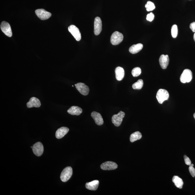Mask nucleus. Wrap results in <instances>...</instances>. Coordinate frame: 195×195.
<instances>
[{"instance_id": "nucleus-27", "label": "nucleus", "mask_w": 195, "mask_h": 195, "mask_svg": "<svg viewBox=\"0 0 195 195\" xmlns=\"http://www.w3.org/2000/svg\"><path fill=\"white\" fill-rule=\"evenodd\" d=\"M193 164H191L189 167V169L191 175L193 177H195V169L194 168Z\"/></svg>"}, {"instance_id": "nucleus-12", "label": "nucleus", "mask_w": 195, "mask_h": 195, "mask_svg": "<svg viewBox=\"0 0 195 195\" xmlns=\"http://www.w3.org/2000/svg\"><path fill=\"white\" fill-rule=\"evenodd\" d=\"M102 30V22L99 17H96L94 22V33L96 36L99 35Z\"/></svg>"}, {"instance_id": "nucleus-23", "label": "nucleus", "mask_w": 195, "mask_h": 195, "mask_svg": "<svg viewBox=\"0 0 195 195\" xmlns=\"http://www.w3.org/2000/svg\"><path fill=\"white\" fill-rule=\"evenodd\" d=\"M143 80L140 79L136 83L133 84L132 85L133 88L134 89H141L143 87Z\"/></svg>"}, {"instance_id": "nucleus-1", "label": "nucleus", "mask_w": 195, "mask_h": 195, "mask_svg": "<svg viewBox=\"0 0 195 195\" xmlns=\"http://www.w3.org/2000/svg\"><path fill=\"white\" fill-rule=\"evenodd\" d=\"M169 97V93L165 89H160L157 93L156 99L160 104L163 103L164 101L168 99Z\"/></svg>"}, {"instance_id": "nucleus-6", "label": "nucleus", "mask_w": 195, "mask_h": 195, "mask_svg": "<svg viewBox=\"0 0 195 195\" xmlns=\"http://www.w3.org/2000/svg\"><path fill=\"white\" fill-rule=\"evenodd\" d=\"M35 13L38 17L41 20H46L52 16L51 13L47 11L44 9H39L36 10Z\"/></svg>"}, {"instance_id": "nucleus-30", "label": "nucleus", "mask_w": 195, "mask_h": 195, "mask_svg": "<svg viewBox=\"0 0 195 195\" xmlns=\"http://www.w3.org/2000/svg\"><path fill=\"white\" fill-rule=\"evenodd\" d=\"M190 28L193 32L195 33V22L190 24Z\"/></svg>"}, {"instance_id": "nucleus-15", "label": "nucleus", "mask_w": 195, "mask_h": 195, "mask_svg": "<svg viewBox=\"0 0 195 195\" xmlns=\"http://www.w3.org/2000/svg\"><path fill=\"white\" fill-rule=\"evenodd\" d=\"M159 61L160 66L162 69H165L166 68L169 62V58L168 55H162L160 57Z\"/></svg>"}, {"instance_id": "nucleus-22", "label": "nucleus", "mask_w": 195, "mask_h": 195, "mask_svg": "<svg viewBox=\"0 0 195 195\" xmlns=\"http://www.w3.org/2000/svg\"><path fill=\"white\" fill-rule=\"evenodd\" d=\"M142 137L141 133L138 131H137L131 134L130 137V141L131 143H134L137 140L141 139Z\"/></svg>"}, {"instance_id": "nucleus-8", "label": "nucleus", "mask_w": 195, "mask_h": 195, "mask_svg": "<svg viewBox=\"0 0 195 195\" xmlns=\"http://www.w3.org/2000/svg\"><path fill=\"white\" fill-rule=\"evenodd\" d=\"M1 29L4 33L8 37H11L12 33L11 26L8 23L3 21L1 23Z\"/></svg>"}, {"instance_id": "nucleus-10", "label": "nucleus", "mask_w": 195, "mask_h": 195, "mask_svg": "<svg viewBox=\"0 0 195 195\" xmlns=\"http://www.w3.org/2000/svg\"><path fill=\"white\" fill-rule=\"evenodd\" d=\"M75 86L76 89L83 96H87L89 92V87L85 83H79L76 84Z\"/></svg>"}, {"instance_id": "nucleus-25", "label": "nucleus", "mask_w": 195, "mask_h": 195, "mask_svg": "<svg viewBox=\"0 0 195 195\" xmlns=\"http://www.w3.org/2000/svg\"><path fill=\"white\" fill-rule=\"evenodd\" d=\"M141 69L139 67H136L133 69L132 71V75L134 77H137L141 74Z\"/></svg>"}, {"instance_id": "nucleus-21", "label": "nucleus", "mask_w": 195, "mask_h": 195, "mask_svg": "<svg viewBox=\"0 0 195 195\" xmlns=\"http://www.w3.org/2000/svg\"><path fill=\"white\" fill-rule=\"evenodd\" d=\"M172 181L178 188L179 189L183 188L184 184L183 181L181 178H180L179 177L176 176L173 177Z\"/></svg>"}, {"instance_id": "nucleus-3", "label": "nucleus", "mask_w": 195, "mask_h": 195, "mask_svg": "<svg viewBox=\"0 0 195 195\" xmlns=\"http://www.w3.org/2000/svg\"><path fill=\"white\" fill-rule=\"evenodd\" d=\"M124 39L123 34L119 32H114L111 36L110 41L111 43L114 45L119 44L123 41Z\"/></svg>"}, {"instance_id": "nucleus-18", "label": "nucleus", "mask_w": 195, "mask_h": 195, "mask_svg": "<svg viewBox=\"0 0 195 195\" xmlns=\"http://www.w3.org/2000/svg\"><path fill=\"white\" fill-rule=\"evenodd\" d=\"M67 112L72 115H79L83 112L81 108L77 106H73L68 109Z\"/></svg>"}, {"instance_id": "nucleus-28", "label": "nucleus", "mask_w": 195, "mask_h": 195, "mask_svg": "<svg viewBox=\"0 0 195 195\" xmlns=\"http://www.w3.org/2000/svg\"><path fill=\"white\" fill-rule=\"evenodd\" d=\"M154 15L153 13H150V14H147L146 17V19L147 21H152L154 20Z\"/></svg>"}, {"instance_id": "nucleus-20", "label": "nucleus", "mask_w": 195, "mask_h": 195, "mask_svg": "<svg viewBox=\"0 0 195 195\" xmlns=\"http://www.w3.org/2000/svg\"><path fill=\"white\" fill-rule=\"evenodd\" d=\"M143 47V45L141 43L133 45L129 49V52L131 54H136L140 52Z\"/></svg>"}, {"instance_id": "nucleus-13", "label": "nucleus", "mask_w": 195, "mask_h": 195, "mask_svg": "<svg viewBox=\"0 0 195 195\" xmlns=\"http://www.w3.org/2000/svg\"><path fill=\"white\" fill-rule=\"evenodd\" d=\"M27 107L28 108H32L36 107L39 108L41 105V102L39 99L35 97L30 98L28 103L27 104Z\"/></svg>"}, {"instance_id": "nucleus-16", "label": "nucleus", "mask_w": 195, "mask_h": 195, "mask_svg": "<svg viewBox=\"0 0 195 195\" xmlns=\"http://www.w3.org/2000/svg\"><path fill=\"white\" fill-rule=\"evenodd\" d=\"M69 131V129L66 127H62L58 129L56 131V137L57 139H61L64 137Z\"/></svg>"}, {"instance_id": "nucleus-19", "label": "nucleus", "mask_w": 195, "mask_h": 195, "mask_svg": "<svg viewBox=\"0 0 195 195\" xmlns=\"http://www.w3.org/2000/svg\"><path fill=\"white\" fill-rule=\"evenodd\" d=\"M116 78L118 81H121L124 76L125 72L124 69L121 67H118L115 70Z\"/></svg>"}, {"instance_id": "nucleus-24", "label": "nucleus", "mask_w": 195, "mask_h": 195, "mask_svg": "<svg viewBox=\"0 0 195 195\" xmlns=\"http://www.w3.org/2000/svg\"><path fill=\"white\" fill-rule=\"evenodd\" d=\"M145 7L146 10L148 12L153 10L156 8L154 3L150 1L147 2Z\"/></svg>"}, {"instance_id": "nucleus-4", "label": "nucleus", "mask_w": 195, "mask_h": 195, "mask_svg": "<svg viewBox=\"0 0 195 195\" xmlns=\"http://www.w3.org/2000/svg\"><path fill=\"white\" fill-rule=\"evenodd\" d=\"M192 73L191 71L189 69H185L180 76V81L183 83H189L192 80Z\"/></svg>"}, {"instance_id": "nucleus-7", "label": "nucleus", "mask_w": 195, "mask_h": 195, "mask_svg": "<svg viewBox=\"0 0 195 195\" xmlns=\"http://www.w3.org/2000/svg\"><path fill=\"white\" fill-rule=\"evenodd\" d=\"M69 32H70L76 41H80L81 39V36L79 29L74 25H71L68 28Z\"/></svg>"}, {"instance_id": "nucleus-14", "label": "nucleus", "mask_w": 195, "mask_h": 195, "mask_svg": "<svg viewBox=\"0 0 195 195\" xmlns=\"http://www.w3.org/2000/svg\"><path fill=\"white\" fill-rule=\"evenodd\" d=\"M91 116L93 118L96 123L98 125L103 124L104 121L103 118L101 114L96 112H93L91 114Z\"/></svg>"}, {"instance_id": "nucleus-2", "label": "nucleus", "mask_w": 195, "mask_h": 195, "mask_svg": "<svg viewBox=\"0 0 195 195\" xmlns=\"http://www.w3.org/2000/svg\"><path fill=\"white\" fill-rule=\"evenodd\" d=\"M73 174V169L71 167H67L63 169L61 175L62 181L66 182L70 179Z\"/></svg>"}, {"instance_id": "nucleus-5", "label": "nucleus", "mask_w": 195, "mask_h": 195, "mask_svg": "<svg viewBox=\"0 0 195 195\" xmlns=\"http://www.w3.org/2000/svg\"><path fill=\"white\" fill-rule=\"evenodd\" d=\"M125 116V113L120 111L117 114L114 115L112 118V123L116 127L121 125L123 118Z\"/></svg>"}, {"instance_id": "nucleus-31", "label": "nucleus", "mask_w": 195, "mask_h": 195, "mask_svg": "<svg viewBox=\"0 0 195 195\" xmlns=\"http://www.w3.org/2000/svg\"><path fill=\"white\" fill-rule=\"evenodd\" d=\"M193 38H194V41L195 42V33H194V35Z\"/></svg>"}, {"instance_id": "nucleus-9", "label": "nucleus", "mask_w": 195, "mask_h": 195, "mask_svg": "<svg viewBox=\"0 0 195 195\" xmlns=\"http://www.w3.org/2000/svg\"><path fill=\"white\" fill-rule=\"evenodd\" d=\"M33 152L37 156H40L43 154L44 147L42 144L40 142H37L34 144L32 147Z\"/></svg>"}, {"instance_id": "nucleus-26", "label": "nucleus", "mask_w": 195, "mask_h": 195, "mask_svg": "<svg viewBox=\"0 0 195 195\" xmlns=\"http://www.w3.org/2000/svg\"><path fill=\"white\" fill-rule=\"evenodd\" d=\"M171 34L173 38H176L178 34V27L176 25H173L171 28Z\"/></svg>"}, {"instance_id": "nucleus-32", "label": "nucleus", "mask_w": 195, "mask_h": 195, "mask_svg": "<svg viewBox=\"0 0 195 195\" xmlns=\"http://www.w3.org/2000/svg\"><path fill=\"white\" fill-rule=\"evenodd\" d=\"M193 116H194V118H195V113L194 114Z\"/></svg>"}, {"instance_id": "nucleus-11", "label": "nucleus", "mask_w": 195, "mask_h": 195, "mask_svg": "<svg viewBox=\"0 0 195 195\" xmlns=\"http://www.w3.org/2000/svg\"><path fill=\"white\" fill-rule=\"evenodd\" d=\"M117 164L114 162L107 161L102 164L101 168L103 170H114L118 168Z\"/></svg>"}, {"instance_id": "nucleus-29", "label": "nucleus", "mask_w": 195, "mask_h": 195, "mask_svg": "<svg viewBox=\"0 0 195 195\" xmlns=\"http://www.w3.org/2000/svg\"><path fill=\"white\" fill-rule=\"evenodd\" d=\"M184 161L185 163L187 165L190 166L191 164V161L190 159L187 156L185 155L184 156Z\"/></svg>"}, {"instance_id": "nucleus-17", "label": "nucleus", "mask_w": 195, "mask_h": 195, "mask_svg": "<svg viewBox=\"0 0 195 195\" xmlns=\"http://www.w3.org/2000/svg\"><path fill=\"white\" fill-rule=\"evenodd\" d=\"M99 181L98 180H94L86 184L85 187L86 189L89 190H96L99 186Z\"/></svg>"}]
</instances>
